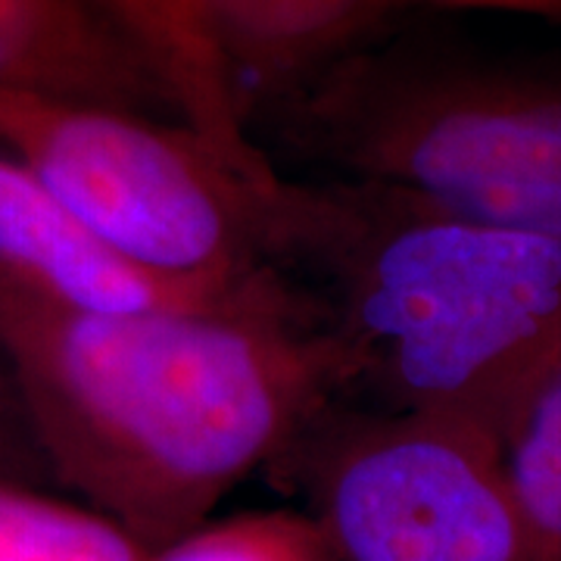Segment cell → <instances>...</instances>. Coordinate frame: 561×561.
Masks as SVG:
<instances>
[{"instance_id":"obj_14","label":"cell","mask_w":561,"mask_h":561,"mask_svg":"<svg viewBox=\"0 0 561 561\" xmlns=\"http://www.w3.org/2000/svg\"><path fill=\"white\" fill-rule=\"evenodd\" d=\"M443 7H465V10H505V13H530L546 20H561V0H431Z\"/></svg>"},{"instance_id":"obj_13","label":"cell","mask_w":561,"mask_h":561,"mask_svg":"<svg viewBox=\"0 0 561 561\" xmlns=\"http://www.w3.org/2000/svg\"><path fill=\"white\" fill-rule=\"evenodd\" d=\"M44 474H47V468L41 461L38 446L22 419L10 378L0 368V481L38 483V478Z\"/></svg>"},{"instance_id":"obj_12","label":"cell","mask_w":561,"mask_h":561,"mask_svg":"<svg viewBox=\"0 0 561 561\" xmlns=\"http://www.w3.org/2000/svg\"><path fill=\"white\" fill-rule=\"evenodd\" d=\"M147 561H334L309 522L294 512H256L194 527Z\"/></svg>"},{"instance_id":"obj_8","label":"cell","mask_w":561,"mask_h":561,"mask_svg":"<svg viewBox=\"0 0 561 561\" xmlns=\"http://www.w3.org/2000/svg\"><path fill=\"white\" fill-rule=\"evenodd\" d=\"M0 91L175 119L138 50L88 0H0Z\"/></svg>"},{"instance_id":"obj_6","label":"cell","mask_w":561,"mask_h":561,"mask_svg":"<svg viewBox=\"0 0 561 561\" xmlns=\"http://www.w3.org/2000/svg\"><path fill=\"white\" fill-rule=\"evenodd\" d=\"M278 275L209 287L119 256L16 157L0 150V294L69 312H140L243 297Z\"/></svg>"},{"instance_id":"obj_1","label":"cell","mask_w":561,"mask_h":561,"mask_svg":"<svg viewBox=\"0 0 561 561\" xmlns=\"http://www.w3.org/2000/svg\"><path fill=\"white\" fill-rule=\"evenodd\" d=\"M0 368L47 474L150 549L209 522L341 390L319 321L280 278L140 312L0 294Z\"/></svg>"},{"instance_id":"obj_9","label":"cell","mask_w":561,"mask_h":561,"mask_svg":"<svg viewBox=\"0 0 561 561\" xmlns=\"http://www.w3.org/2000/svg\"><path fill=\"white\" fill-rule=\"evenodd\" d=\"M390 0H213L225 57L250 88L328 76L383 20Z\"/></svg>"},{"instance_id":"obj_11","label":"cell","mask_w":561,"mask_h":561,"mask_svg":"<svg viewBox=\"0 0 561 561\" xmlns=\"http://www.w3.org/2000/svg\"><path fill=\"white\" fill-rule=\"evenodd\" d=\"M150 546L91 505L0 481V561H147Z\"/></svg>"},{"instance_id":"obj_5","label":"cell","mask_w":561,"mask_h":561,"mask_svg":"<svg viewBox=\"0 0 561 561\" xmlns=\"http://www.w3.org/2000/svg\"><path fill=\"white\" fill-rule=\"evenodd\" d=\"M309 522L334 561H522L502 443L427 412L365 409L306 424Z\"/></svg>"},{"instance_id":"obj_4","label":"cell","mask_w":561,"mask_h":561,"mask_svg":"<svg viewBox=\"0 0 561 561\" xmlns=\"http://www.w3.org/2000/svg\"><path fill=\"white\" fill-rule=\"evenodd\" d=\"M0 150L153 275L209 287L275 275L268 228L284 179H243L181 122L0 91Z\"/></svg>"},{"instance_id":"obj_10","label":"cell","mask_w":561,"mask_h":561,"mask_svg":"<svg viewBox=\"0 0 561 561\" xmlns=\"http://www.w3.org/2000/svg\"><path fill=\"white\" fill-rule=\"evenodd\" d=\"M502 461L522 518V561H561V356L505 431Z\"/></svg>"},{"instance_id":"obj_3","label":"cell","mask_w":561,"mask_h":561,"mask_svg":"<svg viewBox=\"0 0 561 561\" xmlns=\"http://www.w3.org/2000/svg\"><path fill=\"white\" fill-rule=\"evenodd\" d=\"M306 113L341 179L561 241V62L481 50L341 62Z\"/></svg>"},{"instance_id":"obj_7","label":"cell","mask_w":561,"mask_h":561,"mask_svg":"<svg viewBox=\"0 0 561 561\" xmlns=\"http://www.w3.org/2000/svg\"><path fill=\"white\" fill-rule=\"evenodd\" d=\"M138 57L169 98L181 125L243 179L272 184L268 165L247 128V94L225 57L213 0H88Z\"/></svg>"},{"instance_id":"obj_2","label":"cell","mask_w":561,"mask_h":561,"mask_svg":"<svg viewBox=\"0 0 561 561\" xmlns=\"http://www.w3.org/2000/svg\"><path fill=\"white\" fill-rule=\"evenodd\" d=\"M268 260L319 284L309 306L337 387L378 409L465 421L502 443L561 356V241L390 184L280 181Z\"/></svg>"}]
</instances>
